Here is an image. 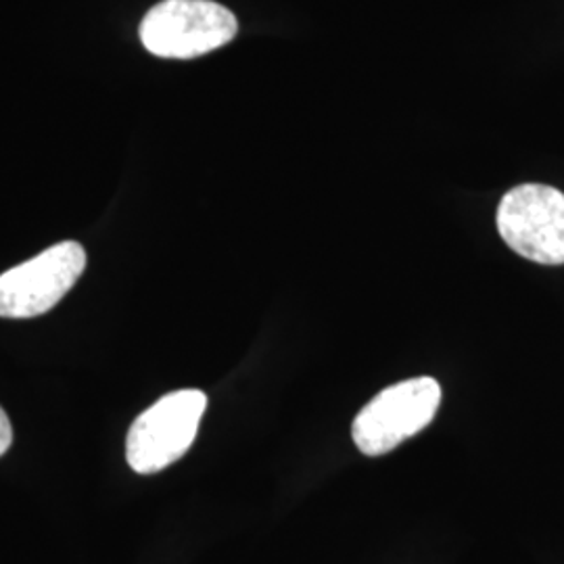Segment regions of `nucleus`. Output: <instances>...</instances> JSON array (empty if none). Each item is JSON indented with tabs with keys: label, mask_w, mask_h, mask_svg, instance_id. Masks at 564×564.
I'll list each match as a JSON object with an SVG mask.
<instances>
[{
	"label": "nucleus",
	"mask_w": 564,
	"mask_h": 564,
	"mask_svg": "<svg viewBox=\"0 0 564 564\" xmlns=\"http://www.w3.org/2000/svg\"><path fill=\"white\" fill-rule=\"evenodd\" d=\"M11 442H13V429L7 412L0 408V456L11 447Z\"/></svg>",
	"instance_id": "nucleus-6"
},
{
	"label": "nucleus",
	"mask_w": 564,
	"mask_h": 564,
	"mask_svg": "<svg viewBox=\"0 0 564 564\" xmlns=\"http://www.w3.org/2000/svg\"><path fill=\"white\" fill-rule=\"evenodd\" d=\"M440 403L442 387L431 377L391 384L356 416L354 442L366 456H383L429 426Z\"/></svg>",
	"instance_id": "nucleus-3"
},
{
	"label": "nucleus",
	"mask_w": 564,
	"mask_h": 564,
	"mask_svg": "<svg viewBox=\"0 0 564 564\" xmlns=\"http://www.w3.org/2000/svg\"><path fill=\"white\" fill-rule=\"evenodd\" d=\"M498 230L506 245L527 260L564 263V193L545 184H521L498 207Z\"/></svg>",
	"instance_id": "nucleus-4"
},
{
	"label": "nucleus",
	"mask_w": 564,
	"mask_h": 564,
	"mask_svg": "<svg viewBox=\"0 0 564 564\" xmlns=\"http://www.w3.org/2000/svg\"><path fill=\"white\" fill-rule=\"evenodd\" d=\"M207 395L181 389L163 395L132 423L126 440V460L139 475H153L181 460L195 442Z\"/></svg>",
	"instance_id": "nucleus-2"
},
{
	"label": "nucleus",
	"mask_w": 564,
	"mask_h": 564,
	"mask_svg": "<svg viewBox=\"0 0 564 564\" xmlns=\"http://www.w3.org/2000/svg\"><path fill=\"white\" fill-rule=\"evenodd\" d=\"M86 268L80 242L63 241L0 274V316L36 318L72 291Z\"/></svg>",
	"instance_id": "nucleus-5"
},
{
	"label": "nucleus",
	"mask_w": 564,
	"mask_h": 564,
	"mask_svg": "<svg viewBox=\"0 0 564 564\" xmlns=\"http://www.w3.org/2000/svg\"><path fill=\"white\" fill-rule=\"evenodd\" d=\"M239 21L212 0H163L141 23L142 46L163 59H195L232 41Z\"/></svg>",
	"instance_id": "nucleus-1"
}]
</instances>
